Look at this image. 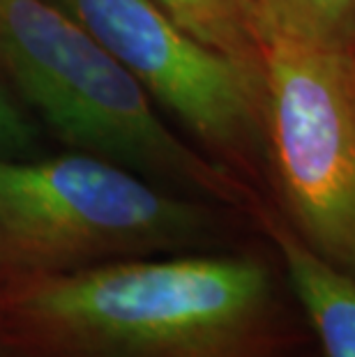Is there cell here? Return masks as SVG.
I'll use <instances>...</instances> for the list:
<instances>
[{
    "label": "cell",
    "instance_id": "obj_1",
    "mask_svg": "<svg viewBox=\"0 0 355 357\" xmlns=\"http://www.w3.org/2000/svg\"><path fill=\"white\" fill-rule=\"evenodd\" d=\"M312 334L254 252L127 258L0 286V357H293Z\"/></svg>",
    "mask_w": 355,
    "mask_h": 357
},
{
    "label": "cell",
    "instance_id": "obj_2",
    "mask_svg": "<svg viewBox=\"0 0 355 357\" xmlns=\"http://www.w3.org/2000/svg\"><path fill=\"white\" fill-rule=\"evenodd\" d=\"M0 79L70 150L243 215L259 196L180 139L139 83L54 0H0Z\"/></svg>",
    "mask_w": 355,
    "mask_h": 357
},
{
    "label": "cell",
    "instance_id": "obj_3",
    "mask_svg": "<svg viewBox=\"0 0 355 357\" xmlns=\"http://www.w3.org/2000/svg\"><path fill=\"white\" fill-rule=\"evenodd\" d=\"M233 212L77 150L0 157V286L224 249Z\"/></svg>",
    "mask_w": 355,
    "mask_h": 357
},
{
    "label": "cell",
    "instance_id": "obj_4",
    "mask_svg": "<svg viewBox=\"0 0 355 357\" xmlns=\"http://www.w3.org/2000/svg\"><path fill=\"white\" fill-rule=\"evenodd\" d=\"M263 123L273 210L355 277V53L263 35Z\"/></svg>",
    "mask_w": 355,
    "mask_h": 357
},
{
    "label": "cell",
    "instance_id": "obj_5",
    "mask_svg": "<svg viewBox=\"0 0 355 357\" xmlns=\"http://www.w3.org/2000/svg\"><path fill=\"white\" fill-rule=\"evenodd\" d=\"M160 111L247 185L266 180L263 77L180 28L153 0H54Z\"/></svg>",
    "mask_w": 355,
    "mask_h": 357
},
{
    "label": "cell",
    "instance_id": "obj_6",
    "mask_svg": "<svg viewBox=\"0 0 355 357\" xmlns=\"http://www.w3.org/2000/svg\"><path fill=\"white\" fill-rule=\"evenodd\" d=\"M247 217L273 245L319 357H355V277L316 256L261 196Z\"/></svg>",
    "mask_w": 355,
    "mask_h": 357
},
{
    "label": "cell",
    "instance_id": "obj_7",
    "mask_svg": "<svg viewBox=\"0 0 355 357\" xmlns=\"http://www.w3.org/2000/svg\"><path fill=\"white\" fill-rule=\"evenodd\" d=\"M206 47L263 77L259 0H153Z\"/></svg>",
    "mask_w": 355,
    "mask_h": 357
},
{
    "label": "cell",
    "instance_id": "obj_8",
    "mask_svg": "<svg viewBox=\"0 0 355 357\" xmlns=\"http://www.w3.org/2000/svg\"><path fill=\"white\" fill-rule=\"evenodd\" d=\"M261 35L355 53V0H259Z\"/></svg>",
    "mask_w": 355,
    "mask_h": 357
},
{
    "label": "cell",
    "instance_id": "obj_9",
    "mask_svg": "<svg viewBox=\"0 0 355 357\" xmlns=\"http://www.w3.org/2000/svg\"><path fill=\"white\" fill-rule=\"evenodd\" d=\"M40 146L37 120L0 79V157H35Z\"/></svg>",
    "mask_w": 355,
    "mask_h": 357
},
{
    "label": "cell",
    "instance_id": "obj_10",
    "mask_svg": "<svg viewBox=\"0 0 355 357\" xmlns=\"http://www.w3.org/2000/svg\"><path fill=\"white\" fill-rule=\"evenodd\" d=\"M293 357H319V353H316V348L312 346V348H307V351H302V353L293 355Z\"/></svg>",
    "mask_w": 355,
    "mask_h": 357
}]
</instances>
